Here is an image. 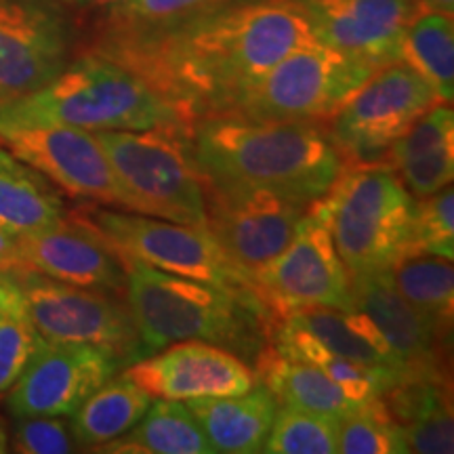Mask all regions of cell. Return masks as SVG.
I'll return each instance as SVG.
<instances>
[{
    "mask_svg": "<svg viewBox=\"0 0 454 454\" xmlns=\"http://www.w3.org/2000/svg\"><path fill=\"white\" fill-rule=\"evenodd\" d=\"M316 41L291 0H219L144 30H99L93 47L127 67L192 127L231 114L284 55Z\"/></svg>",
    "mask_w": 454,
    "mask_h": 454,
    "instance_id": "obj_1",
    "label": "cell"
},
{
    "mask_svg": "<svg viewBox=\"0 0 454 454\" xmlns=\"http://www.w3.org/2000/svg\"><path fill=\"white\" fill-rule=\"evenodd\" d=\"M190 147L204 184L259 187L309 204L349 162L320 122H261L236 114L196 121Z\"/></svg>",
    "mask_w": 454,
    "mask_h": 454,
    "instance_id": "obj_2",
    "label": "cell"
},
{
    "mask_svg": "<svg viewBox=\"0 0 454 454\" xmlns=\"http://www.w3.org/2000/svg\"><path fill=\"white\" fill-rule=\"evenodd\" d=\"M124 261V297L137 326L144 354L179 340H207L238 356H257L268 343L274 314L254 293L231 291Z\"/></svg>",
    "mask_w": 454,
    "mask_h": 454,
    "instance_id": "obj_3",
    "label": "cell"
},
{
    "mask_svg": "<svg viewBox=\"0 0 454 454\" xmlns=\"http://www.w3.org/2000/svg\"><path fill=\"white\" fill-rule=\"evenodd\" d=\"M76 127L145 130L187 127L177 112L118 61L93 51L67 61L53 81L0 110V129Z\"/></svg>",
    "mask_w": 454,
    "mask_h": 454,
    "instance_id": "obj_4",
    "label": "cell"
},
{
    "mask_svg": "<svg viewBox=\"0 0 454 454\" xmlns=\"http://www.w3.org/2000/svg\"><path fill=\"white\" fill-rule=\"evenodd\" d=\"M414 196L387 162H348L325 196L311 202L331 231L348 274L389 270L406 257Z\"/></svg>",
    "mask_w": 454,
    "mask_h": 454,
    "instance_id": "obj_5",
    "label": "cell"
},
{
    "mask_svg": "<svg viewBox=\"0 0 454 454\" xmlns=\"http://www.w3.org/2000/svg\"><path fill=\"white\" fill-rule=\"evenodd\" d=\"M122 192V211L204 227V179L190 147V127L95 130Z\"/></svg>",
    "mask_w": 454,
    "mask_h": 454,
    "instance_id": "obj_6",
    "label": "cell"
},
{
    "mask_svg": "<svg viewBox=\"0 0 454 454\" xmlns=\"http://www.w3.org/2000/svg\"><path fill=\"white\" fill-rule=\"evenodd\" d=\"M372 72L377 70L311 41L284 55L231 114L261 122L325 124Z\"/></svg>",
    "mask_w": 454,
    "mask_h": 454,
    "instance_id": "obj_7",
    "label": "cell"
},
{
    "mask_svg": "<svg viewBox=\"0 0 454 454\" xmlns=\"http://www.w3.org/2000/svg\"><path fill=\"white\" fill-rule=\"evenodd\" d=\"M81 213L121 257L144 261L152 268L190 280L254 293L253 278L231 263L204 227L127 211L82 208Z\"/></svg>",
    "mask_w": 454,
    "mask_h": 454,
    "instance_id": "obj_8",
    "label": "cell"
},
{
    "mask_svg": "<svg viewBox=\"0 0 454 454\" xmlns=\"http://www.w3.org/2000/svg\"><path fill=\"white\" fill-rule=\"evenodd\" d=\"M26 309L47 340L89 343L116 351L122 362L145 357L127 301L110 291L53 280L36 271H15Z\"/></svg>",
    "mask_w": 454,
    "mask_h": 454,
    "instance_id": "obj_9",
    "label": "cell"
},
{
    "mask_svg": "<svg viewBox=\"0 0 454 454\" xmlns=\"http://www.w3.org/2000/svg\"><path fill=\"white\" fill-rule=\"evenodd\" d=\"M434 89L404 61L372 72L328 118V135L349 162H377L431 106Z\"/></svg>",
    "mask_w": 454,
    "mask_h": 454,
    "instance_id": "obj_10",
    "label": "cell"
},
{
    "mask_svg": "<svg viewBox=\"0 0 454 454\" xmlns=\"http://www.w3.org/2000/svg\"><path fill=\"white\" fill-rule=\"evenodd\" d=\"M204 230L248 276L291 244L311 207L259 187L215 184H204Z\"/></svg>",
    "mask_w": 454,
    "mask_h": 454,
    "instance_id": "obj_11",
    "label": "cell"
},
{
    "mask_svg": "<svg viewBox=\"0 0 454 454\" xmlns=\"http://www.w3.org/2000/svg\"><path fill=\"white\" fill-rule=\"evenodd\" d=\"M251 278L254 293L274 317L314 305L354 309L348 270L326 223L311 207L291 244L254 270Z\"/></svg>",
    "mask_w": 454,
    "mask_h": 454,
    "instance_id": "obj_12",
    "label": "cell"
},
{
    "mask_svg": "<svg viewBox=\"0 0 454 454\" xmlns=\"http://www.w3.org/2000/svg\"><path fill=\"white\" fill-rule=\"evenodd\" d=\"M122 364L116 351L89 343L38 340L24 372L7 391V408L21 417H72Z\"/></svg>",
    "mask_w": 454,
    "mask_h": 454,
    "instance_id": "obj_13",
    "label": "cell"
},
{
    "mask_svg": "<svg viewBox=\"0 0 454 454\" xmlns=\"http://www.w3.org/2000/svg\"><path fill=\"white\" fill-rule=\"evenodd\" d=\"M70 59V24L53 0H0V110L43 89Z\"/></svg>",
    "mask_w": 454,
    "mask_h": 454,
    "instance_id": "obj_14",
    "label": "cell"
},
{
    "mask_svg": "<svg viewBox=\"0 0 454 454\" xmlns=\"http://www.w3.org/2000/svg\"><path fill=\"white\" fill-rule=\"evenodd\" d=\"M0 144L70 196L122 211V192L93 130L59 124L0 129Z\"/></svg>",
    "mask_w": 454,
    "mask_h": 454,
    "instance_id": "obj_15",
    "label": "cell"
},
{
    "mask_svg": "<svg viewBox=\"0 0 454 454\" xmlns=\"http://www.w3.org/2000/svg\"><path fill=\"white\" fill-rule=\"evenodd\" d=\"M316 41L371 66L402 61L406 26L419 0H291Z\"/></svg>",
    "mask_w": 454,
    "mask_h": 454,
    "instance_id": "obj_16",
    "label": "cell"
},
{
    "mask_svg": "<svg viewBox=\"0 0 454 454\" xmlns=\"http://www.w3.org/2000/svg\"><path fill=\"white\" fill-rule=\"evenodd\" d=\"M127 377L158 400H202L244 394L257 374L234 351L207 340H179L135 360Z\"/></svg>",
    "mask_w": 454,
    "mask_h": 454,
    "instance_id": "obj_17",
    "label": "cell"
},
{
    "mask_svg": "<svg viewBox=\"0 0 454 454\" xmlns=\"http://www.w3.org/2000/svg\"><path fill=\"white\" fill-rule=\"evenodd\" d=\"M21 271L53 280L124 294L127 271L110 242L82 213L64 215L57 223L17 238Z\"/></svg>",
    "mask_w": 454,
    "mask_h": 454,
    "instance_id": "obj_18",
    "label": "cell"
},
{
    "mask_svg": "<svg viewBox=\"0 0 454 454\" xmlns=\"http://www.w3.org/2000/svg\"><path fill=\"white\" fill-rule=\"evenodd\" d=\"M354 308L364 311L400 357L408 379L446 383V337L406 303L389 270L349 276Z\"/></svg>",
    "mask_w": 454,
    "mask_h": 454,
    "instance_id": "obj_19",
    "label": "cell"
},
{
    "mask_svg": "<svg viewBox=\"0 0 454 454\" xmlns=\"http://www.w3.org/2000/svg\"><path fill=\"white\" fill-rule=\"evenodd\" d=\"M414 198L444 190L454 177V112L435 104L381 158Z\"/></svg>",
    "mask_w": 454,
    "mask_h": 454,
    "instance_id": "obj_20",
    "label": "cell"
},
{
    "mask_svg": "<svg viewBox=\"0 0 454 454\" xmlns=\"http://www.w3.org/2000/svg\"><path fill=\"white\" fill-rule=\"evenodd\" d=\"M185 406L215 452L254 454L263 452L278 400L257 381L244 394L187 400Z\"/></svg>",
    "mask_w": 454,
    "mask_h": 454,
    "instance_id": "obj_21",
    "label": "cell"
},
{
    "mask_svg": "<svg viewBox=\"0 0 454 454\" xmlns=\"http://www.w3.org/2000/svg\"><path fill=\"white\" fill-rule=\"evenodd\" d=\"M291 325L303 328L334 354L354 360L357 364L381 371L402 381L408 374L400 357L389 348L387 339L374 326V322L360 309H339L326 305L291 309L278 316Z\"/></svg>",
    "mask_w": 454,
    "mask_h": 454,
    "instance_id": "obj_22",
    "label": "cell"
},
{
    "mask_svg": "<svg viewBox=\"0 0 454 454\" xmlns=\"http://www.w3.org/2000/svg\"><path fill=\"white\" fill-rule=\"evenodd\" d=\"M385 406L404 434L408 452L450 454L454 425L446 383L434 379H404L381 394Z\"/></svg>",
    "mask_w": 454,
    "mask_h": 454,
    "instance_id": "obj_23",
    "label": "cell"
},
{
    "mask_svg": "<svg viewBox=\"0 0 454 454\" xmlns=\"http://www.w3.org/2000/svg\"><path fill=\"white\" fill-rule=\"evenodd\" d=\"M268 340L282 356L293 357V360L299 362H308V364L316 366L317 371L325 372L343 391L351 404H362V402L379 397L402 381L400 377H394V374L372 371V368L362 366L354 360L334 354V351L325 348L314 334L282 320V317H274Z\"/></svg>",
    "mask_w": 454,
    "mask_h": 454,
    "instance_id": "obj_24",
    "label": "cell"
},
{
    "mask_svg": "<svg viewBox=\"0 0 454 454\" xmlns=\"http://www.w3.org/2000/svg\"><path fill=\"white\" fill-rule=\"evenodd\" d=\"M254 362H257L254 371L257 381L271 391L278 404L333 414V417H340L354 406L325 372L308 362L282 356L270 340L257 351Z\"/></svg>",
    "mask_w": 454,
    "mask_h": 454,
    "instance_id": "obj_25",
    "label": "cell"
},
{
    "mask_svg": "<svg viewBox=\"0 0 454 454\" xmlns=\"http://www.w3.org/2000/svg\"><path fill=\"white\" fill-rule=\"evenodd\" d=\"M66 207L44 175L0 147V225L21 236L59 221Z\"/></svg>",
    "mask_w": 454,
    "mask_h": 454,
    "instance_id": "obj_26",
    "label": "cell"
},
{
    "mask_svg": "<svg viewBox=\"0 0 454 454\" xmlns=\"http://www.w3.org/2000/svg\"><path fill=\"white\" fill-rule=\"evenodd\" d=\"M101 452L127 454H215L194 414L187 411L185 402L158 400L152 402L141 421L107 442Z\"/></svg>",
    "mask_w": 454,
    "mask_h": 454,
    "instance_id": "obj_27",
    "label": "cell"
},
{
    "mask_svg": "<svg viewBox=\"0 0 454 454\" xmlns=\"http://www.w3.org/2000/svg\"><path fill=\"white\" fill-rule=\"evenodd\" d=\"M150 404L152 395L130 381L127 374L118 379L112 377L72 414L70 427L74 440L78 446L95 450L133 429Z\"/></svg>",
    "mask_w": 454,
    "mask_h": 454,
    "instance_id": "obj_28",
    "label": "cell"
},
{
    "mask_svg": "<svg viewBox=\"0 0 454 454\" xmlns=\"http://www.w3.org/2000/svg\"><path fill=\"white\" fill-rule=\"evenodd\" d=\"M402 61L434 89L440 104L454 98V21L452 15L419 7L406 26Z\"/></svg>",
    "mask_w": 454,
    "mask_h": 454,
    "instance_id": "obj_29",
    "label": "cell"
},
{
    "mask_svg": "<svg viewBox=\"0 0 454 454\" xmlns=\"http://www.w3.org/2000/svg\"><path fill=\"white\" fill-rule=\"evenodd\" d=\"M397 293L411 308L448 337L454 317L452 259L435 254H408L389 268Z\"/></svg>",
    "mask_w": 454,
    "mask_h": 454,
    "instance_id": "obj_30",
    "label": "cell"
},
{
    "mask_svg": "<svg viewBox=\"0 0 454 454\" xmlns=\"http://www.w3.org/2000/svg\"><path fill=\"white\" fill-rule=\"evenodd\" d=\"M339 417L278 406L263 452L268 454H337Z\"/></svg>",
    "mask_w": 454,
    "mask_h": 454,
    "instance_id": "obj_31",
    "label": "cell"
},
{
    "mask_svg": "<svg viewBox=\"0 0 454 454\" xmlns=\"http://www.w3.org/2000/svg\"><path fill=\"white\" fill-rule=\"evenodd\" d=\"M339 452L343 454H406L400 425L391 417L383 397L354 404L339 417Z\"/></svg>",
    "mask_w": 454,
    "mask_h": 454,
    "instance_id": "obj_32",
    "label": "cell"
},
{
    "mask_svg": "<svg viewBox=\"0 0 454 454\" xmlns=\"http://www.w3.org/2000/svg\"><path fill=\"white\" fill-rule=\"evenodd\" d=\"M408 254H435L454 259V192L452 185L414 204Z\"/></svg>",
    "mask_w": 454,
    "mask_h": 454,
    "instance_id": "obj_33",
    "label": "cell"
},
{
    "mask_svg": "<svg viewBox=\"0 0 454 454\" xmlns=\"http://www.w3.org/2000/svg\"><path fill=\"white\" fill-rule=\"evenodd\" d=\"M219 0H99L104 20L99 30H144L196 13Z\"/></svg>",
    "mask_w": 454,
    "mask_h": 454,
    "instance_id": "obj_34",
    "label": "cell"
},
{
    "mask_svg": "<svg viewBox=\"0 0 454 454\" xmlns=\"http://www.w3.org/2000/svg\"><path fill=\"white\" fill-rule=\"evenodd\" d=\"M41 339L21 294L0 317V394L13 387Z\"/></svg>",
    "mask_w": 454,
    "mask_h": 454,
    "instance_id": "obj_35",
    "label": "cell"
},
{
    "mask_svg": "<svg viewBox=\"0 0 454 454\" xmlns=\"http://www.w3.org/2000/svg\"><path fill=\"white\" fill-rule=\"evenodd\" d=\"M9 450L21 454H67L78 450L66 417H21L13 425Z\"/></svg>",
    "mask_w": 454,
    "mask_h": 454,
    "instance_id": "obj_36",
    "label": "cell"
},
{
    "mask_svg": "<svg viewBox=\"0 0 454 454\" xmlns=\"http://www.w3.org/2000/svg\"><path fill=\"white\" fill-rule=\"evenodd\" d=\"M17 234L0 225V274H15L21 271L20 251H17Z\"/></svg>",
    "mask_w": 454,
    "mask_h": 454,
    "instance_id": "obj_37",
    "label": "cell"
},
{
    "mask_svg": "<svg viewBox=\"0 0 454 454\" xmlns=\"http://www.w3.org/2000/svg\"><path fill=\"white\" fill-rule=\"evenodd\" d=\"M21 297V288L13 274H0V317Z\"/></svg>",
    "mask_w": 454,
    "mask_h": 454,
    "instance_id": "obj_38",
    "label": "cell"
},
{
    "mask_svg": "<svg viewBox=\"0 0 454 454\" xmlns=\"http://www.w3.org/2000/svg\"><path fill=\"white\" fill-rule=\"evenodd\" d=\"M419 7L452 15L454 13V0H419Z\"/></svg>",
    "mask_w": 454,
    "mask_h": 454,
    "instance_id": "obj_39",
    "label": "cell"
},
{
    "mask_svg": "<svg viewBox=\"0 0 454 454\" xmlns=\"http://www.w3.org/2000/svg\"><path fill=\"white\" fill-rule=\"evenodd\" d=\"M4 452H9V429L3 419H0V454Z\"/></svg>",
    "mask_w": 454,
    "mask_h": 454,
    "instance_id": "obj_40",
    "label": "cell"
},
{
    "mask_svg": "<svg viewBox=\"0 0 454 454\" xmlns=\"http://www.w3.org/2000/svg\"><path fill=\"white\" fill-rule=\"evenodd\" d=\"M61 3H67V4H90V3H99V0H61Z\"/></svg>",
    "mask_w": 454,
    "mask_h": 454,
    "instance_id": "obj_41",
    "label": "cell"
}]
</instances>
